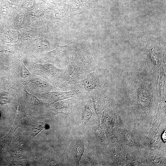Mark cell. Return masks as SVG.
Returning <instances> with one entry per match:
<instances>
[{
  "label": "cell",
  "mask_w": 166,
  "mask_h": 166,
  "mask_svg": "<svg viewBox=\"0 0 166 166\" xmlns=\"http://www.w3.org/2000/svg\"><path fill=\"white\" fill-rule=\"evenodd\" d=\"M23 63L31 74L41 77L55 87L64 83L73 69L71 65L61 69L51 63H39L29 58Z\"/></svg>",
  "instance_id": "cell-1"
},
{
  "label": "cell",
  "mask_w": 166,
  "mask_h": 166,
  "mask_svg": "<svg viewBox=\"0 0 166 166\" xmlns=\"http://www.w3.org/2000/svg\"><path fill=\"white\" fill-rule=\"evenodd\" d=\"M18 59L8 66L6 71L7 81L11 88L16 91L24 88L22 81L31 74L22 61Z\"/></svg>",
  "instance_id": "cell-3"
},
{
  "label": "cell",
  "mask_w": 166,
  "mask_h": 166,
  "mask_svg": "<svg viewBox=\"0 0 166 166\" xmlns=\"http://www.w3.org/2000/svg\"><path fill=\"white\" fill-rule=\"evenodd\" d=\"M85 150V147L81 141L77 143L75 147L74 153L76 163L78 165L80 160Z\"/></svg>",
  "instance_id": "cell-10"
},
{
  "label": "cell",
  "mask_w": 166,
  "mask_h": 166,
  "mask_svg": "<svg viewBox=\"0 0 166 166\" xmlns=\"http://www.w3.org/2000/svg\"><path fill=\"white\" fill-rule=\"evenodd\" d=\"M21 83L30 93L35 94L50 91H56L53 86L41 77L31 74L23 80Z\"/></svg>",
  "instance_id": "cell-5"
},
{
  "label": "cell",
  "mask_w": 166,
  "mask_h": 166,
  "mask_svg": "<svg viewBox=\"0 0 166 166\" xmlns=\"http://www.w3.org/2000/svg\"><path fill=\"white\" fill-rule=\"evenodd\" d=\"M165 131L163 133V134L162 135V138L163 139V140L165 141H166V132Z\"/></svg>",
  "instance_id": "cell-11"
},
{
  "label": "cell",
  "mask_w": 166,
  "mask_h": 166,
  "mask_svg": "<svg viewBox=\"0 0 166 166\" xmlns=\"http://www.w3.org/2000/svg\"><path fill=\"white\" fill-rule=\"evenodd\" d=\"M85 91L79 89L68 91H53L34 94L47 103L53 104L57 101L70 98H77Z\"/></svg>",
  "instance_id": "cell-6"
},
{
  "label": "cell",
  "mask_w": 166,
  "mask_h": 166,
  "mask_svg": "<svg viewBox=\"0 0 166 166\" xmlns=\"http://www.w3.org/2000/svg\"><path fill=\"white\" fill-rule=\"evenodd\" d=\"M17 97L16 91L13 89L8 90H0V104H4L15 100Z\"/></svg>",
  "instance_id": "cell-8"
},
{
  "label": "cell",
  "mask_w": 166,
  "mask_h": 166,
  "mask_svg": "<svg viewBox=\"0 0 166 166\" xmlns=\"http://www.w3.org/2000/svg\"><path fill=\"white\" fill-rule=\"evenodd\" d=\"M77 98H70L52 104L51 108L56 113L69 115L72 111L77 103Z\"/></svg>",
  "instance_id": "cell-7"
},
{
  "label": "cell",
  "mask_w": 166,
  "mask_h": 166,
  "mask_svg": "<svg viewBox=\"0 0 166 166\" xmlns=\"http://www.w3.org/2000/svg\"><path fill=\"white\" fill-rule=\"evenodd\" d=\"M5 49L0 47V66L6 65L9 66L18 58L6 52Z\"/></svg>",
  "instance_id": "cell-9"
},
{
  "label": "cell",
  "mask_w": 166,
  "mask_h": 166,
  "mask_svg": "<svg viewBox=\"0 0 166 166\" xmlns=\"http://www.w3.org/2000/svg\"><path fill=\"white\" fill-rule=\"evenodd\" d=\"M71 65L73 71L64 83L56 87V91H68L77 89L88 73L77 61L72 60Z\"/></svg>",
  "instance_id": "cell-4"
},
{
  "label": "cell",
  "mask_w": 166,
  "mask_h": 166,
  "mask_svg": "<svg viewBox=\"0 0 166 166\" xmlns=\"http://www.w3.org/2000/svg\"><path fill=\"white\" fill-rule=\"evenodd\" d=\"M109 74L108 69L97 67L87 73L77 88L89 93L93 90L103 88L106 84Z\"/></svg>",
  "instance_id": "cell-2"
}]
</instances>
